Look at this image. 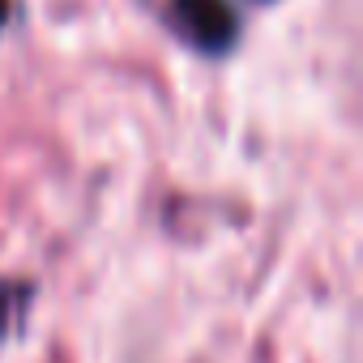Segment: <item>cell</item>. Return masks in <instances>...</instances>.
<instances>
[{
	"instance_id": "cell-1",
	"label": "cell",
	"mask_w": 363,
	"mask_h": 363,
	"mask_svg": "<svg viewBox=\"0 0 363 363\" xmlns=\"http://www.w3.org/2000/svg\"><path fill=\"white\" fill-rule=\"evenodd\" d=\"M171 13H175L179 35L206 56H223L235 43L240 22L227 0H171Z\"/></svg>"
},
{
	"instance_id": "cell-2",
	"label": "cell",
	"mask_w": 363,
	"mask_h": 363,
	"mask_svg": "<svg viewBox=\"0 0 363 363\" xmlns=\"http://www.w3.org/2000/svg\"><path fill=\"white\" fill-rule=\"evenodd\" d=\"M13 308H18V286L0 282V342H5L9 329H13Z\"/></svg>"
},
{
	"instance_id": "cell-3",
	"label": "cell",
	"mask_w": 363,
	"mask_h": 363,
	"mask_svg": "<svg viewBox=\"0 0 363 363\" xmlns=\"http://www.w3.org/2000/svg\"><path fill=\"white\" fill-rule=\"evenodd\" d=\"M9 22V0H0V26Z\"/></svg>"
}]
</instances>
